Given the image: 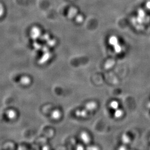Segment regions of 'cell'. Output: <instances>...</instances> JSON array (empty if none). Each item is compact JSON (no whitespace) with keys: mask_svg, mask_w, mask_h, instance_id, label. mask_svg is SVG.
<instances>
[{"mask_svg":"<svg viewBox=\"0 0 150 150\" xmlns=\"http://www.w3.org/2000/svg\"><path fill=\"white\" fill-rule=\"evenodd\" d=\"M110 106L111 108H112V109L116 110V109L119 108V103L116 100H113L110 103Z\"/></svg>","mask_w":150,"mask_h":150,"instance_id":"7","label":"cell"},{"mask_svg":"<svg viewBox=\"0 0 150 150\" xmlns=\"http://www.w3.org/2000/svg\"><path fill=\"white\" fill-rule=\"evenodd\" d=\"M82 20V18L81 16H79L77 18V21H81Z\"/></svg>","mask_w":150,"mask_h":150,"instance_id":"11","label":"cell"},{"mask_svg":"<svg viewBox=\"0 0 150 150\" xmlns=\"http://www.w3.org/2000/svg\"><path fill=\"white\" fill-rule=\"evenodd\" d=\"M149 108H150V103H149Z\"/></svg>","mask_w":150,"mask_h":150,"instance_id":"12","label":"cell"},{"mask_svg":"<svg viewBox=\"0 0 150 150\" xmlns=\"http://www.w3.org/2000/svg\"><path fill=\"white\" fill-rule=\"evenodd\" d=\"M114 50H115V52L118 53V54L120 53L121 52V46L119 45V43H118V44H116V45L114 46Z\"/></svg>","mask_w":150,"mask_h":150,"instance_id":"8","label":"cell"},{"mask_svg":"<svg viewBox=\"0 0 150 150\" xmlns=\"http://www.w3.org/2000/svg\"><path fill=\"white\" fill-rule=\"evenodd\" d=\"M88 110H77L76 112V116L79 117H85L87 116L88 114Z\"/></svg>","mask_w":150,"mask_h":150,"instance_id":"3","label":"cell"},{"mask_svg":"<svg viewBox=\"0 0 150 150\" xmlns=\"http://www.w3.org/2000/svg\"><path fill=\"white\" fill-rule=\"evenodd\" d=\"M121 139L123 143L125 144H129L131 142L130 138L127 134H123V136H122Z\"/></svg>","mask_w":150,"mask_h":150,"instance_id":"5","label":"cell"},{"mask_svg":"<svg viewBox=\"0 0 150 150\" xmlns=\"http://www.w3.org/2000/svg\"><path fill=\"white\" fill-rule=\"evenodd\" d=\"M109 43L114 47V46L119 43L118 38L114 35L111 37L109 39Z\"/></svg>","mask_w":150,"mask_h":150,"instance_id":"4","label":"cell"},{"mask_svg":"<svg viewBox=\"0 0 150 150\" xmlns=\"http://www.w3.org/2000/svg\"><path fill=\"white\" fill-rule=\"evenodd\" d=\"M61 116V112L60 111L56 110L53 112V117H54V119H59Z\"/></svg>","mask_w":150,"mask_h":150,"instance_id":"9","label":"cell"},{"mask_svg":"<svg viewBox=\"0 0 150 150\" xmlns=\"http://www.w3.org/2000/svg\"><path fill=\"white\" fill-rule=\"evenodd\" d=\"M123 113H124V112L122 109L118 108L115 111L114 116L116 118H120L123 116Z\"/></svg>","mask_w":150,"mask_h":150,"instance_id":"6","label":"cell"},{"mask_svg":"<svg viewBox=\"0 0 150 150\" xmlns=\"http://www.w3.org/2000/svg\"><path fill=\"white\" fill-rule=\"evenodd\" d=\"M97 105H98L97 103L96 102L92 101V102H88V103L86 104L85 108L87 110L92 111L96 109L97 108Z\"/></svg>","mask_w":150,"mask_h":150,"instance_id":"2","label":"cell"},{"mask_svg":"<svg viewBox=\"0 0 150 150\" xmlns=\"http://www.w3.org/2000/svg\"><path fill=\"white\" fill-rule=\"evenodd\" d=\"M84 149V148L83 147V146L81 145H78L76 147V149H78V150H83Z\"/></svg>","mask_w":150,"mask_h":150,"instance_id":"10","label":"cell"},{"mask_svg":"<svg viewBox=\"0 0 150 150\" xmlns=\"http://www.w3.org/2000/svg\"><path fill=\"white\" fill-rule=\"evenodd\" d=\"M80 137L82 142L85 144H88L90 142L91 139L90 136L86 132H82L80 134Z\"/></svg>","mask_w":150,"mask_h":150,"instance_id":"1","label":"cell"}]
</instances>
